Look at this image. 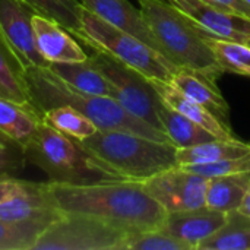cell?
I'll list each match as a JSON object with an SVG mask.
<instances>
[{
  "instance_id": "cell-1",
  "label": "cell",
  "mask_w": 250,
  "mask_h": 250,
  "mask_svg": "<svg viewBox=\"0 0 250 250\" xmlns=\"http://www.w3.org/2000/svg\"><path fill=\"white\" fill-rule=\"evenodd\" d=\"M47 193L63 214L98 218L129 233L161 229L168 214L146 192L141 180L47 182Z\"/></svg>"
},
{
  "instance_id": "cell-2",
  "label": "cell",
  "mask_w": 250,
  "mask_h": 250,
  "mask_svg": "<svg viewBox=\"0 0 250 250\" xmlns=\"http://www.w3.org/2000/svg\"><path fill=\"white\" fill-rule=\"evenodd\" d=\"M25 78L32 100L41 113L57 105H70L86 116L98 130H122L158 142H171L166 132L136 117L117 100L76 91L48 67L25 69Z\"/></svg>"
},
{
  "instance_id": "cell-3",
  "label": "cell",
  "mask_w": 250,
  "mask_h": 250,
  "mask_svg": "<svg viewBox=\"0 0 250 250\" xmlns=\"http://www.w3.org/2000/svg\"><path fill=\"white\" fill-rule=\"evenodd\" d=\"M92 163L116 180H146L177 167L176 145L122 130H98L79 141Z\"/></svg>"
},
{
  "instance_id": "cell-4",
  "label": "cell",
  "mask_w": 250,
  "mask_h": 250,
  "mask_svg": "<svg viewBox=\"0 0 250 250\" xmlns=\"http://www.w3.org/2000/svg\"><path fill=\"white\" fill-rule=\"evenodd\" d=\"M141 13L163 54L177 67L201 72L215 81L224 70L198 26L167 0H139Z\"/></svg>"
},
{
  "instance_id": "cell-5",
  "label": "cell",
  "mask_w": 250,
  "mask_h": 250,
  "mask_svg": "<svg viewBox=\"0 0 250 250\" xmlns=\"http://www.w3.org/2000/svg\"><path fill=\"white\" fill-rule=\"evenodd\" d=\"M26 161L41 168L48 182L54 183H92L116 180L103 173L81 146L72 139L41 122L23 148Z\"/></svg>"
},
{
  "instance_id": "cell-6",
  "label": "cell",
  "mask_w": 250,
  "mask_h": 250,
  "mask_svg": "<svg viewBox=\"0 0 250 250\" xmlns=\"http://www.w3.org/2000/svg\"><path fill=\"white\" fill-rule=\"evenodd\" d=\"M81 25L82 29L76 40L88 47L107 51L148 79L170 82L171 76L180 69L138 37L105 22L83 6L81 9Z\"/></svg>"
},
{
  "instance_id": "cell-7",
  "label": "cell",
  "mask_w": 250,
  "mask_h": 250,
  "mask_svg": "<svg viewBox=\"0 0 250 250\" xmlns=\"http://www.w3.org/2000/svg\"><path fill=\"white\" fill-rule=\"evenodd\" d=\"M89 62L101 72L113 88V98L136 117L163 130L158 117L160 97L151 81L141 72L117 60L104 50L89 47ZM164 132V130H163Z\"/></svg>"
},
{
  "instance_id": "cell-8",
  "label": "cell",
  "mask_w": 250,
  "mask_h": 250,
  "mask_svg": "<svg viewBox=\"0 0 250 250\" xmlns=\"http://www.w3.org/2000/svg\"><path fill=\"white\" fill-rule=\"evenodd\" d=\"M129 234L98 218L64 214L40 234L32 250H125Z\"/></svg>"
},
{
  "instance_id": "cell-9",
  "label": "cell",
  "mask_w": 250,
  "mask_h": 250,
  "mask_svg": "<svg viewBox=\"0 0 250 250\" xmlns=\"http://www.w3.org/2000/svg\"><path fill=\"white\" fill-rule=\"evenodd\" d=\"M63 215L53 205L47 183L21 180L10 174L0 176V220L45 230Z\"/></svg>"
},
{
  "instance_id": "cell-10",
  "label": "cell",
  "mask_w": 250,
  "mask_h": 250,
  "mask_svg": "<svg viewBox=\"0 0 250 250\" xmlns=\"http://www.w3.org/2000/svg\"><path fill=\"white\" fill-rule=\"evenodd\" d=\"M146 192L167 211H189L205 207L208 179L177 166L144 180Z\"/></svg>"
},
{
  "instance_id": "cell-11",
  "label": "cell",
  "mask_w": 250,
  "mask_h": 250,
  "mask_svg": "<svg viewBox=\"0 0 250 250\" xmlns=\"http://www.w3.org/2000/svg\"><path fill=\"white\" fill-rule=\"evenodd\" d=\"M34 15L35 12L21 0H0V34L23 69L50 66L37 45Z\"/></svg>"
},
{
  "instance_id": "cell-12",
  "label": "cell",
  "mask_w": 250,
  "mask_h": 250,
  "mask_svg": "<svg viewBox=\"0 0 250 250\" xmlns=\"http://www.w3.org/2000/svg\"><path fill=\"white\" fill-rule=\"evenodd\" d=\"M183 12L205 34L246 42L250 38V19L224 12L202 0H167Z\"/></svg>"
},
{
  "instance_id": "cell-13",
  "label": "cell",
  "mask_w": 250,
  "mask_h": 250,
  "mask_svg": "<svg viewBox=\"0 0 250 250\" xmlns=\"http://www.w3.org/2000/svg\"><path fill=\"white\" fill-rule=\"evenodd\" d=\"M230 214L212 208L201 207L189 211L168 212L161 229L173 237L198 250L201 243L220 231L229 221Z\"/></svg>"
},
{
  "instance_id": "cell-14",
  "label": "cell",
  "mask_w": 250,
  "mask_h": 250,
  "mask_svg": "<svg viewBox=\"0 0 250 250\" xmlns=\"http://www.w3.org/2000/svg\"><path fill=\"white\" fill-rule=\"evenodd\" d=\"M32 26L38 50L50 64L88 60V54L78 44L76 38L60 23L35 13Z\"/></svg>"
},
{
  "instance_id": "cell-15",
  "label": "cell",
  "mask_w": 250,
  "mask_h": 250,
  "mask_svg": "<svg viewBox=\"0 0 250 250\" xmlns=\"http://www.w3.org/2000/svg\"><path fill=\"white\" fill-rule=\"evenodd\" d=\"M79 1L85 9H88L98 18L138 37L149 47H152L154 50L163 54L161 45L158 44L151 29L148 28L141 13V9H136L129 0H79Z\"/></svg>"
},
{
  "instance_id": "cell-16",
  "label": "cell",
  "mask_w": 250,
  "mask_h": 250,
  "mask_svg": "<svg viewBox=\"0 0 250 250\" xmlns=\"http://www.w3.org/2000/svg\"><path fill=\"white\" fill-rule=\"evenodd\" d=\"M170 83L182 94L192 98L214 116H217L224 125H229V104L218 91L215 81L205 76L201 72L190 69H179L170 79Z\"/></svg>"
},
{
  "instance_id": "cell-17",
  "label": "cell",
  "mask_w": 250,
  "mask_h": 250,
  "mask_svg": "<svg viewBox=\"0 0 250 250\" xmlns=\"http://www.w3.org/2000/svg\"><path fill=\"white\" fill-rule=\"evenodd\" d=\"M149 81H151L152 86L155 88L157 94L160 95V98L166 104H168L170 107H173L179 113L185 114L186 117H189L193 122H196L198 125H201L202 127L209 130L212 135H215L218 139H236L230 126L224 125L209 110H207L205 107H202L201 104H198L192 98L182 94L170 82L155 81V79H149Z\"/></svg>"
},
{
  "instance_id": "cell-18",
  "label": "cell",
  "mask_w": 250,
  "mask_h": 250,
  "mask_svg": "<svg viewBox=\"0 0 250 250\" xmlns=\"http://www.w3.org/2000/svg\"><path fill=\"white\" fill-rule=\"evenodd\" d=\"M0 97L10 100L37 116L42 120V113L35 105L29 86L25 78V69L19 59L10 50L0 34Z\"/></svg>"
},
{
  "instance_id": "cell-19",
  "label": "cell",
  "mask_w": 250,
  "mask_h": 250,
  "mask_svg": "<svg viewBox=\"0 0 250 250\" xmlns=\"http://www.w3.org/2000/svg\"><path fill=\"white\" fill-rule=\"evenodd\" d=\"M158 117L163 130L170 138L171 144L176 145V148H188L218 139L215 135H212L209 130H207L196 122L166 104L161 98L158 103Z\"/></svg>"
},
{
  "instance_id": "cell-20",
  "label": "cell",
  "mask_w": 250,
  "mask_h": 250,
  "mask_svg": "<svg viewBox=\"0 0 250 250\" xmlns=\"http://www.w3.org/2000/svg\"><path fill=\"white\" fill-rule=\"evenodd\" d=\"M48 69L76 91L113 98V88L110 82L89 62V59L83 62L51 63Z\"/></svg>"
},
{
  "instance_id": "cell-21",
  "label": "cell",
  "mask_w": 250,
  "mask_h": 250,
  "mask_svg": "<svg viewBox=\"0 0 250 250\" xmlns=\"http://www.w3.org/2000/svg\"><path fill=\"white\" fill-rule=\"evenodd\" d=\"M250 151V142L240 139H215L204 144H198L188 148H177L176 160L177 166H193L217 163L229 158H236Z\"/></svg>"
},
{
  "instance_id": "cell-22",
  "label": "cell",
  "mask_w": 250,
  "mask_h": 250,
  "mask_svg": "<svg viewBox=\"0 0 250 250\" xmlns=\"http://www.w3.org/2000/svg\"><path fill=\"white\" fill-rule=\"evenodd\" d=\"M250 188V174H231L208 179L205 205L221 212H234Z\"/></svg>"
},
{
  "instance_id": "cell-23",
  "label": "cell",
  "mask_w": 250,
  "mask_h": 250,
  "mask_svg": "<svg viewBox=\"0 0 250 250\" xmlns=\"http://www.w3.org/2000/svg\"><path fill=\"white\" fill-rule=\"evenodd\" d=\"M41 122V117L31 110L0 97V133L19 146H26Z\"/></svg>"
},
{
  "instance_id": "cell-24",
  "label": "cell",
  "mask_w": 250,
  "mask_h": 250,
  "mask_svg": "<svg viewBox=\"0 0 250 250\" xmlns=\"http://www.w3.org/2000/svg\"><path fill=\"white\" fill-rule=\"evenodd\" d=\"M42 122L76 141H83L98 132V127L86 116L70 105H57L42 111Z\"/></svg>"
},
{
  "instance_id": "cell-25",
  "label": "cell",
  "mask_w": 250,
  "mask_h": 250,
  "mask_svg": "<svg viewBox=\"0 0 250 250\" xmlns=\"http://www.w3.org/2000/svg\"><path fill=\"white\" fill-rule=\"evenodd\" d=\"M198 31L212 50L220 67L224 72H231L250 78V47L246 42L212 37L202 32L199 28Z\"/></svg>"
},
{
  "instance_id": "cell-26",
  "label": "cell",
  "mask_w": 250,
  "mask_h": 250,
  "mask_svg": "<svg viewBox=\"0 0 250 250\" xmlns=\"http://www.w3.org/2000/svg\"><path fill=\"white\" fill-rule=\"evenodd\" d=\"M198 250H250V218L230 212L227 224L201 243Z\"/></svg>"
},
{
  "instance_id": "cell-27",
  "label": "cell",
  "mask_w": 250,
  "mask_h": 250,
  "mask_svg": "<svg viewBox=\"0 0 250 250\" xmlns=\"http://www.w3.org/2000/svg\"><path fill=\"white\" fill-rule=\"evenodd\" d=\"M37 15L48 18L66 28L75 38L81 34V9L79 0H21Z\"/></svg>"
},
{
  "instance_id": "cell-28",
  "label": "cell",
  "mask_w": 250,
  "mask_h": 250,
  "mask_svg": "<svg viewBox=\"0 0 250 250\" xmlns=\"http://www.w3.org/2000/svg\"><path fill=\"white\" fill-rule=\"evenodd\" d=\"M125 250H192L163 229L133 231L127 236Z\"/></svg>"
},
{
  "instance_id": "cell-29",
  "label": "cell",
  "mask_w": 250,
  "mask_h": 250,
  "mask_svg": "<svg viewBox=\"0 0 250 250\" xmlns=\"http://www.w3.org/2000/svg\"><path fill=\"white\" fill-rule=\"evenodd\" d=\"M44 230L0 220V250H32Z\"/></svg>"
},
{
  "instance_id": "cell-30",
  "label": "cell",
  "mask_w": 250,
  "mask_h": 250,
  "mask_svg": "<svg viewBox=\"0 0 250 250\" xmlns=\"http://www.w3.org/2000/svg\"><path fill=\"white\" fill-rule=\"evenodd\" d=\"M188 171L196 173L207 179L218 176H231V174H250V151L236 158H229L217 163L208 164H193V166H180Z\"/></svg>"
},
{
  "instance_id": "cell-31",
  "label": "cell",
  "mask_w": 250,
  "mask_h": 250,
  "mask_svg": "<svg viewBox=\"0 0 250 250\" xmlns=\"http://www.w3.org/2000/svg\"><path fill=\"white\" fill-rule=\"evenodd\" d=\"M26 163L23 148L0 133V176H16Z\"/></svg>"
},
{
  "instance_id": "cell-32",
  "label": "cell",
  "mask_w": 250,
  "mask_h": 250,
  "mask_svg": "<svg viewBox=\"0 0 250 250\" xmlns=\"http://www.w3.org/2000/svg\"><path fill=\"white\" fill-rule=\"evenodd\" d=\"M214 7H218L224 12L236 13L250 19V4L245 0H202Z\"/></svg>"
},
{
  "instance_id": "cell-33",
  "label": "cell",
  "mask_w": 250,
  "mask_h": 250,
  "mask_svg": "<svg viewBox=\"0 0 250 250\" xmlns=\"http://www.w3.org/2000/svg\"><path fill=\"white\" fill-rule=\"evenodd\" d=\"M236 212L240 214V215H243V217H246V218H250V188L249 190L246 192V195H245L242 204H240L239 208L236 209Z\"/></svg>"
},
{
  "instance_id": "cell-34",
  "label": "cell",
  "mask_w": 250,
  "mask_h": 250,
  "mask_svg": "<svg viewBox=\"0 0 250 250\" xmlns=\"http://www.w3.org/2000/svg\"><path fill=\"white\" fill-rule=\"evenodd\" d=\"M246 44H248V45H249V47H250V38H249V40H248V41H246Z\"/></svg>"
},
{
  "instance_id": "cell-35",
  "label": "cell",
  "mask_w": 250,
  "mask_h": 250,
  "mask_svg": "<svg viewBox=\"0 0 250 250\" xmlns=\"http://www.w3.org/2000/svg\"><path fill=\"white\" fill-rule=\"evenodd\" d=\"M245 1H248V3H249V4H250V0H245Z\"/></svg>"
}]
</instances>
